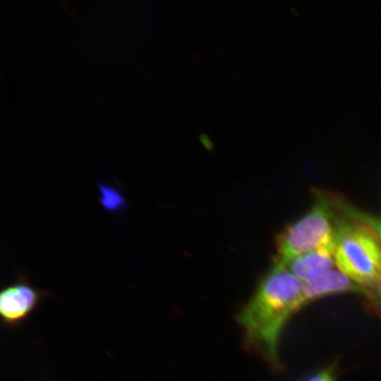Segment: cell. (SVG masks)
<instances>
[{
  "label": "cell",
  "mask_w": 381,
  "mask_h": 381,
  "mask_svg": "<svg viewBox=\"0 0 381 381\" xmlns=\"http://www.w3.org/2000/svg\"><path fill=\"white\" fill-rule=\"evenodd\" d=\"M303 284L286 267L273 265L237 315L246 346L277 369L279 339L290 318L299 310Z\"/></svg>",
  "instance_id": "obj_1"
},
{
  "label": "cell",
  "mask_w": 381,
  "mask_h": 381,
  "mask_svg": "<svg viewBox=\"0 0 381 381\" xmlns=\"http://www.w3.org/2000/svg\"><path fill=\"white\" fill-rule=\"evenodd\" d=\"M334 258L338 270L366 289L381 279V242L363 223L337 221Z\"/></svg>",
  "instance_id": "obj_2"
},
{
  "label": "cell",
  "mask_w": 381,
  "mask_h": 381,
  "mask_svg": "<svg viewBox=\"0 0 381 381\" xmlns=\"http://www.w3.org/2000/svg\"><path fill=\"white\" fill-rule=\"evenodd\" d=\"M334 208L332 198L317 192L310 209L278 234L274 265L286 267L301 255L334 243L338 220Z\"/></svg>",
  "instance_id": "obj_3"
},
{
  "label": "cell",
  "mask_w": 381,
  "mask_h": 381,
  "mask_svg": "<svg viewBox=\"0 0 381 381\" xmlns=\"http://www.w3.org/2000/svg\"><path fill=\"white\" fill-rule=\"evenodd\" d=\"M43 296L44 293L20 274L1 291L0 313L3 322L9 326L20 323L33 312Z\"/></svg>",
  "instance_id": "obj_4"
},
{
  "label": "cell",
  "mask_w": 381,
  "mask_h": 381,
  "mask_svg": "<svg viewBox=\"0 0 381 381\" xmlns=\"http://www.w3.org/2000/svg\"><path fill=\"white\" fill-rule=\"evenodd\" d=\"M346 293L360 294L365 296L368 290L353 282L339 270L333 269L313 281L303 284L298 307L300 310L318 299Z\"/></svg>",
  "instance_id": "obj_5"
},
{
  "label": "cell",
  "mask_w": 381,
  "mask_h": 381,
  "mask_svg": "<svg viewBox=\"0 0 381 381\" xmlns=\"http://www.w3.org/2000/svg\"><path fill=\"white\" fill-rule=\"evenodd\" d=\"M335 243L321 246L291 260L287 269L303 283H306L333 270Z\"/></svg>",
  "instance_id": "obj_6"
},
{
  "label": "cell",
  "mask_w": 381,
  "mask_h": 381,
  "mask_svg": "<svg viewBox=\"0 0 381 381\" xmlns=\"http://www.w3.org/2000/svg\"><path fill=\"white\" fill-rule=\"evenodd\" d=\"M332 201L334 207L341 212L346 217L368 226L375 233L381 242L380 217L361 210L339 198H332Z\"/></svg>",
  "instance_id": "obj_7"
},
{
  "label": "cell",
  "mask_w": 381,
  "mask_h": 381,
  "mask_svg": "<svg viewBox=\"0 0 381 381\" xmlns=\"http://www.w3.org/2000/svg\"><path fill=\"white\" fill-rule=\"evenodd\" d=\"M99 202L102 207L110 213H117L126 207L123 195L115 187L98 183Z\"/></svg>",
  "instance_id": "obj_8"
},
{
  "label": "cell",
  "mask_w": 381,
  "mask_h": 381,
  "mask_svg": "<svg viewBox=\"0 0 381 381\" xmlns=\"http://www.w3.org/2000/svg\"><path fill=\"white\" fill-rule=\"evenodd\" d=\"M368 306L377 315L381 316V279L365 296Z\"/></svg>",
  "instance_id": "obj_9"
},
{
  "label": "cell",
  "mask_w": 381,
  "mask_h": 381,
  "mask_svg": "<svg viewBox=\"0 0 381 381\" xmlns=\"http://www.w3.org/2000/svg\"><path fill=\"white\" fill-rule=\"evenodd\" d=\"M337 367L332 364L318 371L306 381H337Z\"/></svg>",
  "instance_id": "obj_10"
}]
</instances>
